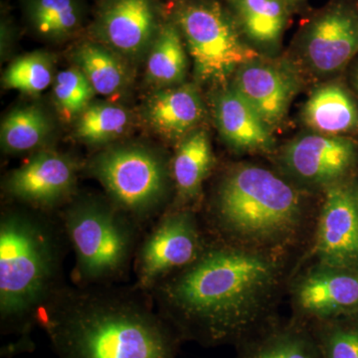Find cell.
<instances>
[{
    "mask_svg": "<svg viewBox=\"0 0 358 358\" xmlns=\"http://www.w3.org/2000/svg\"><path fill=\"white\" fill-rule=\"evenodd\" d=\"M73 53L76 67L88 79L96 94L115 96L126 88L128 70L109 47L98 41H87L78 45Z\"/></svg>",
    "mask_w": 358,
    "mask_h": 358,
    "instance_id": "24",
    "label": "cell"
},
{
    "mask_svg": "<svg viewBox=\"0 0 358 358\" xmlns=\"http://www.w3.org/2000/svg\"><path fill=\"white\" fill-rule=\"evenodd\" d=\"M277 254L236 244H206L194 262L150 296L182 341L238 345L270 322L282 278Z\"/></svg>",
    "mask_w": 358,
    "mask_h": 358,
    "instance_id": "1",
    "label": "cell"
},
{
    "mask_svg": "<svg viewBox=\"0 0 358 358\" xmlns=\"http://www.w3.org/2000/svg\"><path fill=\"white\" fill-rule=\"evenodd\" d=\"M289 6H294V4L298 3L300 0H284Z\"/></svg>",
    "mask_w": 358,
    "mask_h": 358,
    "instance_id": "32",
    "label": "cell"
},
{
    "mask_svg": "<svg viewBox=\"0 0 358 358\" xmlns=\"http://www.w3.org/2000/svg\"><path fill=\"white\" fill-rule=\"evenodd\" d=\"M87 169L107 197L141 227L167 211L173 185L171 162L157 150L115 145L92 157Z\"/></svg>",
    "mask_w": 358,
    "mask_h": 358,
    "instance_id": "6",
    "label": "cell"
},
{
    "mask_svg": "<svg viewBox=\"0 0 358 358\" xmlns=\"http://www.w3.org/2000/svg\"><path fill=\"white\" fill-rule=\"evenodd\" d=\"M54 60L48 52L35 51L15 59L7 68L2 82L6 89L36 95L53 84Z\"/></svg>",
    "mask_w": 358,
    "mask_h": 358,
    "instance_id": "27",
    "label": "cell"
},
{
    "mask_svg": "<svg viewBox=\"0 0 358 358\" xmlns=\"http://www.w3.org/2000/svg\"><path fill=\"white\" fill-rule=\"evenodd\" d=\"M136 287L65 285L37 317L57 358H176L180 336Z\"/></svg>",
    "mask_w": 358,
    "mask_h": 358,
    "instance_id": "2",
    "label": "cell"
},
{
    "mask_svg": "<svg viewBox=\"0 0 358 358\" xmlns=\"http://www.w3.org/2000/svg\"><path fill=\"white\" fill-rule=\"evenodd\" d=\"M357 157V143L350 138L313 133L296 136L285 145L280 162L294 180L324 190L343 181Z\"/></svg>",
    "mask_w": 358,
    "mask_h": 358,
    "instance_id": "10",
    "label": "cell"
},
{
    "mask_svg": "<svg viewBox=\"0 0 358 358\" xmlns=\"http://www.w3.org/2000/svg\"><path fill=\"white\" fill-rule=\"evenodd\" d=\"M231 87L273 131L286 119L300 84L291 66L259 57L236 71Z\"/></svg>",
    "mask_w": 358,
    "mask_h": 358,
    "instance_id": "14",
    "label": "cell"
},
{
    "mask_svg": "<svg viewBox=\"0 0 358 358\" xmlns=\"http://www.w3.org/2000/svg\"><path fill=\"white\" fill-rule=\"evenodd\" d=\"M204 113L199 89L186 83L157 90L143 109L145 121L155 133L166 140L178 141L197 129Z\"/></svg>",
    "mask_w": 358,
    "mask_h": 358,
    "instance_id": "17",
    "label": "cell"
},
{
    "mask_svg": "<svg viewBox=\"0 0 358 358\" xmlns=\"http://www.w3.org/2000/svg\"><path fill=\"white\" fill-rule=\"evenodd\" d=\"M352 81L355 91L358 93V64L355 66V69L352 71Z\"/></svg>",
    "mask_w": 358,
    "mask_h": 358,
    "instance_id": "31",
    "label": "cell"
},
{
    "mask_svg": "<svg viewBox=\"0 0 358 358\" xmlns=\"http://www.w3.org/2000/svg\"><path fill=\"white\" fill-rule=\"evenodd\" d=\"M50 117L37 106H26L8 113L2 120L0 141L9 155L38 152L50 136Z\"/></svg>",
    "mask_w": 358,
    "mask_h": 358,
    "instance_id": "25",
    "label": "cell"
},
{
    "mask_svg": "<svg viewBox=\"0 0 358 358\" xmlns=\"http://www.w3.org/2000/svg\"><path fill=\"white\" fill-rule=\"evenodd\" d=\"M213 110L219 134L233 150L261 152L274 147L271 129L232 87H222L215 94Z\"/></svg>",
    "mask_w": 358,
    "mask_h": 358,
    "instance_id": "16",
    "label": "cell"
},
{
    "mask_svg": "<svg viewBox=\"0 0 358 358\" xmlns=\"http://www.w3.org/2000/svg\"><path fill=\"white\" fill-rule=\"evenodd\" d=\"M213 162L210 138L204 129H196L179 141L171 162L176 192V208L187 207L186 205L199 199Z\"/></svg>",
    "mask_w": 358,
    "mask_h": 358,
    "instance_id": "19",
    "label": "cell"
},
{
    "mask_svg": "<svg viewBox=\"0 0 358 358\" xmlns=\"http://www.w3.org/2000/svg\"><path fill=\"white\" fill-rule=\"evenodd\" d=\"M293 301L308 326L358 315V271L319 263L294 282Z\"/></svg>",
    "mask_w": 358,
    "mask_h": 358,
    "instance_id": "11",
    "label": "cell"
},
{
    "mask_svg": "<svg viewBox=\"0 0 358 358\" xmlns=\"http://www.w3.org/2000/svg\"><path fill=\"white\" fill-rule=\"evenodd\" d=\"M322 358H358V315L310 324Z\"/></svg>",
    "mask_w": 358,
    "mask_h": 358,
    "instance_id": "29",
    "label": "cell"
},
{
    "mask_svg": "<svg viewBox=\"0 0 358 358\" xmlns=\"http://www.w3.org/2000/svg\"><path fill=\"white\" fill-rule=\"evenodd\" d=\"M77 160L50 150H38L7 174L2 187L20 205L52 213L76 195Z\"/></svg>",
    "mask_w": 358,
    "mask_h": 358,
    "instance_id": "9",
    "label": "cell"
},
{
    "mask_svg": "<svg viewBox=\"0 0 358 358\" xmlns=\"http://www.w3.org/2000/svg\"><path fill=\"white\" fill-rule=\"evenodd\" d=\"M52 85L54 105L66 122L76 121L96 95L95 90L76 66L59 72Z\"/></svg>",
    "mask_w": 358,
    "mask_h": 358,
    "instance_id": "28",
    "label": "cell"
},
{
    "mask_svg": "<svg viewBox=\"0 0 358 358\" xmlns=\"http://www.w3.org/2000/svg\"><path fill=\"white\" fill-rule=\"evenodd\" d=\"M173 20L182 35L201 83L225 87L245 63L261 57L242 40L232 16L214 0H188L176 6Z\"/></svg>",
    "mask_w": 358,
    "mask_h": 358,
    "instance_id": "7",
    "label": "cell"
},
{
    "mask_svg": "<svg viewBox=\"0 0 358 358\" xmlns=\"http://www.w3.org/2000/svg\"><path fill=\"white\" fill-rule=\"evenodd\" d=\"M301 117L313 133L341 136L358 131V108L352 95L338 83L322 85L310 94Z\"/></svg>",
    "mask_w": 358,
    "mask_h": 358,
    "instance_id": "21",
    "label": "cell"
},
{
    "mask_svg": "<svg viewBox=\"0 0 358 358\" xmlns=\"http://www.w3.org/2000/svg\"><path fill=\"white\" fill-rule=\"evenodd\" d=\"M0 30H1V53L2 56H4V53H7L8 49L13 46L16 31L13 18L6 13L1 14Z\"/></svg>",
    "mask_w": 358,
    "mask_h": 358,
    "instance_id": "30",
    "label": "cell"
},
{
    "mask_svg": "<svg viewBox=\"0 0 358 358\" xmlns=\"http://www.w3.org/2000/svg\"><path fill=\"white\" fill-rule=\"evenodd\" d=\"M148 52V81L162 88L185 83L187 56L182 35L173 20L164 21Z\"/></svg>",
    "mask_w": 358,
    "mask_h": 358,
    "instance_id": "23",
    "label": "cell"
},
{
    "mask_svg": "<svg viewBox=\"0 0 358 358\" xmlns=\"http://www.w3.org/2000/svg\"><path fill=\"white\" fill-rule=\"evenodd\" d=\"M315 253L322 265L358 271V205L352 185L341 181L324 189Z\"/></svg>",
    "mask_w": 358,
    "mask_h": 358,
    "instance_id": "13",
    "label": "cell"
},
{
    "mask_svg": "<svg viewBox=\"0 0 358 358\" xmlns=\"http://www.w3.org/2000/svg\"><path fill=\"white\" fill-rule=\"evenodd\" d=\"M129 113L110 103H92L75 121V136L82 143L103 145L119 138L128 129Z\"/></svg>",
    "mask_w": 358,
    "mask_h": 358,
    "instance_id": "26",
    "label": "cell"
},
{
    "mask_svg": "<svg viewBox=\"0 0 358 358\" xmlns=\"http://www.w3.org/2000/svg\"><path fill=\"white\" fill-rule=\"evenodd\" d=\"M353 193H355V200H357V203L358 205V186H352Z\"/></svg>",
    "mask_w": 358,
    "mask_h": 358,
    "instance_id": "33",
    "label": "cell"
},
{
    "mask_svg": "<svg viewBox=\"0 0 358 358\" xmlns=\"http://www.w3.org/2000/svg\"><path fill=\"white\" fill-rule=\"evenodd\" d=\"M205 245L192 209H169L141 239L134 263V287L150 294L166 278L194 262Z\"/></svg>",
    "mask_w": 358,
    "mask_h": 358,
    "instance_id": "8",
    "label": "cell"
},
{
    "mask_svg": "<svg viewBox=\"0 0 358 358\" xmlns=\"http://www.w3.org/2000/svg\"><path fill=\"white\" fill-rule=\"evenodd\" d=\"M238 358H322L317 339L306 322L270 320L238 343Z\"/></svg>",
    "mask_w": 358,
    "mask_h": 358,
    "instance_id": "18",
    "label": "cell"
},
{
    "mask_svg": "<svg viewBox=\"0 0 358 358\" xmlns=\"http://www.w3.org/2000/svg\"><path fill=\"white\" fill-rule=\"evenodd\" d=\"M301 57L320 76L334 74L358 52V20L341 6L327 9L310 21L301 37Z\"/></svg>",
    "mask_w": 358,
    "mask_h": 358,
    "instance_id": "15",
    "label": "cell"
},
{
    "mask_svg": "<svg viewBox=\"0 0 358 358\" xmlns=\"http://www.w3.org/2000/svg\"><path fill=\"white\" fill-rule=\"evenodd\" d=\"M241 34L257 51L274 54L281 45L288 20L284 0H228Z\"/></svg>",
    "mask_w": 358,
    "mask_h": 358,
    "instance_id": "20",
    "label": "cell"
},
{
    "mask_svg": "<svg viewBox=\"0 0 358 358\" xmlns=\"http://www.w3.org/2000/svg\"><path fill=\"white\" fill-rule=\"evenodd\" d=\"M21 7L28 27L45 41H65L86 22L84 0H21Z\"/></svg>",
    "mask_w": 358,
    "mask_h": 358,
    "instance_id": "22",
    "label": "cell"
},
{
    "mask_svg": "<svg viewBox=\"0 0 358 358\" xmlns=\"http://www.w3.org/2000/svg\"><path fill=\"white\" fill-rule=\"evenodd\" d=\"M303 210L293 185L267 169L248 164L226 173L213 204L214 223L231 243L272 253L298 236Z\"/></svg>",
    "mask_w": 358,
    "mask_h": 358,
    "instance_id": "4",
    "label": "cell"
},
{
    "mask_svg": "<svg viewBox=\"0 0 358 358\" xmlns=\"http://www.w3.org/2000/svg\"><path fill=\"white\" fill-rule=\"evenodd\" d=\"M164 21L157 0H103L92 33L115 53L136 57L150 50Z\"/></svg>",
    "mask_w": 358,
    "mask_h": 358,
    "instance_id": "12",
    "label": "cell"
},
{
    "mask_svg": "<svg viewBox=\"0 0 358 358\" xmlns=\"http://www.w3.org/2000/svg\"><path fill=\"white\" fill-rule=\"evenodd\" d=\"M70 247L61 219L24 205L0 216V329L13 338L1 353L13 357L33 346L31 331L52 296L65 286L63 264Z\"/></svg>",
    "mask_w": 358,
    "mask_h": 358,
    "instance_id": "3",
    "label": "cell"
},
{
    "mask_svg": "<svg viewBox=\"0 0 358 358\" xmlns=\"http://www.w3.org/2000/svg\"><path fill=\"white\" fill-rule=\"evenodd\" d=\"M60 219L74 251L79 286H109L129 274L143 227L109 197L75 195Z\"/></svg>",
    "mask_w": 358,
    "mask_h": 358,
    "instance_id": "5",
    "label": "cell"
}]
</instances>
